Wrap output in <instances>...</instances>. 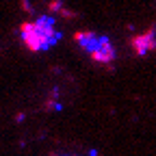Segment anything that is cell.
<instances>
[{
  "instance_id": "cell-1",
  "label": "cell",
  "mask_w": 156,
  "mask_h": 156,
  "mask_svg": "<svg viewBox=\"0 0 156 156\" xmlns=\"http://www.w3.org/2000/svg\"><path fill=\"white\" fill-rule=\"evenodd\" d=\"M20 39H22V46L30 54H41L58 44L61 30L56 28L54 17L39 15L35 20H26V22L20 24Z\"/></svg>"
},
{
  "instance_id": "cell-2",
  "label": "cell",
  "mask_w": 156,
  "mask_h": 156,
  "mask_svg": "<svg viewBox=\"0 0 156 156\" xmlns=\"http://www.w3.org/2000/svg\"><path fill=\"white\" fill-rule=\"evenodd\" d=\"M74 41L95 65L111 67L117 58V50L106 35H98L93 30H78L74 35Z\"/></svg>"
},
{
  "instance_id": "cell-3",
  "label": "cell",
  "mask_w": 156,
  "mask_h": 156,
  "mask_svg": "<svg viewBox=\"0 0 156 156\" xmlns=\"http://www.w3.org/2000/svg\"><path fill=\"white\" fill-rule=\"evenodd\" d=\"M130 48L134 56H150L152 52H156V26L152 24L145 33L134 35L130 39Z\"/></svg>"
},
{
  "instance_id": "cell-4",
  "label": "cell",
  "mask_w": 156,
  "mask_h": 156,
  "mask_svg": "<svg viewBox=\"0 0 156 156\" xmlns=\"http://www.w3.org/2000/svg\"><path fill=\"white\" fill-rule=\"evenodd\" d=\"M56 156H74V154H56Z\"/></svg>"
}]
</instances>
